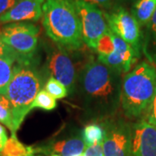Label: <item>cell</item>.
Segmentation results:
<instances>
[{"label":"cell","instance_id":"cell-1","mask_svg":"<svg viewBox=\"0 0 156 156\" xmlns=\"http://www.w3.org/2000/svg\"><path fill=\"white\" fill-rule=\"evenodd\" d=\"M121 75L98 59L84 65L76 83L83 105L89 113L106 115L116 111L121 104Z\"/></svg>","mask_w":156,"mask_h":156},{"label":"cell","instance_id":"cell-2","mask_svg":"<svg viewBox=\"0 0 156 156\" xmlns=\"http://www.w3.org/2000/svg\"><path fill=\"white\" fill-rule=\"evenodd\" d=\"M43 25L48 37L57 46L66 50L83 47L81 23L74 0H44Z\"/></svg>","mask_w":156,"mask_h":156},{"label":"cell","instance_id":"cell-3","mask_svg":"<svg viewBox=\"0 0 156 156\" xmlns=\"http://www.w3.org/2000/svg\"><path fill=\"white\" fill-rule=\"evenodd\" d=\"M156 94V69L143 62L128 72L122 81L121 107L128 118L147 113Z\"/></svg>","mask_w":156,"mask_h":156},{"label":"cell","instance_id":"cell-4","mask_svg":"<svg viewBox=\"0 0 156 156\" xmlns=\"http://www.w3.org/2000/svg\"><path fill=\"white\" fill-rule=\"evenodd\" d=\"M42 84L40 72L34 66L33 62H16L5 95L11 102L16 131L31 110V104Z\"/></svg>","mask_w":156,"mask_h":156},{"label":"cell","instance_id":"cell-5","mask_svg":"<svg viewBox=\"0 0 156 156\" xmlns=\"http://www.w3.org/2000/svg\"><path fill=\"white\" fill-rule=\"evenodd\" d=\"M3 41L19 56L18 62L33 61L37 50L39 28L32 23H6L0 29Z\"/></svg>","mask_w":156,"mask_h":156},{"label":"cell","instance_id":"cell-6","mask_svg":"<svg viewBox=\"0 0 156 156\" xmlns=\"http://www.w3.org/2000/svg\"><path fill=\"white\" fill-rule=\"evenodd\" d=\"M104 15L109 30L128 43L140 56L142 46V30L134 15L120 5L109 12H104Z\"/></svg>","mask_w":156,"mask_h":156},{"label":"cell","instance_id":"cell-7","mask_svg":"<svg viewBox=\"0 0 156 156\" xmlns=\"http://www.w3.org/2000/svg\"><path fill=\"white\" fill-rule=\"evenodd\" d=\"M74 1L81 23L83 43L95 50L97 41L108 30L104 12L99 7L83 0Z\"/></svg>","mask_w":156,"mask_h":156},{"label":"cell","instance_id":"cell-8","mask_svg":"<svg viewBox=\"0 0 156 156\" xmlns=\"http://www.w3.org/2000/svg\"><path fill=\"white\" fill-rule=\"evenodd\" d=\"M103 126V125H102ZM102 149L104 156H130L132 125L122 119L104 124Z\"/></svg>","mask_w":156,"mask_h":156},{"label":"cell","instance_id":"cell-9","mask_svg":"<svg viewBox=\"0 0 156 156\" xmlns=\"http://www.w3.org/2000/svg\"><path fill=\"white\" fill-rule=\"evenodd\" d=\"M47 63L51 77L58 80L67 88L69 94H72L76 88L77 76L68 50L56 45L50 52Z\"/></svg>","mask_w":156,"mask_h":156},{"label":"cell","instance_id":"cell-10","mask_svg":"<svg viewBox=\"0 0 156 156\" xmlns=\"http://www.w3.org/2000/svg\"><path fill=\"white\" fill-rule=\"evenodd\" d=\"M130 156H156V126L145 119L132 125Z\"/></svg>","mask_w":156,"mask_h":156},{"label":"cell","instance_id":"cell-11","mask_svg":"<svg viewBox=\"0 0 156 156\" xmlns=\"http://www.w3.org/2000/svg\"><path fill=\"white\" fill-rule=\"evenodd\" d=\"M115 51L107 56H98L97 59L107 66L121 74L128 73L140 56L135 50L124 40L114 34Z\"/></svg>","mask_w":156,"mask_h":156},{"label":"cell","instance_id":"cell-12","mask_svg":"<svg viewBox=\"0 0 156 156\" xmlns=\"http://www.w3.org/2000/svg\"><path fill=\"white\" fill-rule=\"evenodd\" d=\"M44 0H18L0 17V24L17 22H37L43 16Z\"/></svg>","mask_w":156,"mask_h":156},{"label":"cell","instance_id":"cell-13","mask_svg":"<svg viewBox=\"0 0 156 156\" xmlns=\"http://www.w3.org/2000/svg\"><path fill=\"white\" fill-rule=\"evenodd\" d=\"M50 154L60 156H77L83 154L86 148L83 138L73 137L57 140L49 147Z\"/></svg>","mask_w":156,"mask_h":156},{"label":"cell","instance_id":"cell-14","mask_svg":"<svg viewBox=\"0 0 156 156\" xmlns=\"http://www.w3.org/2000/svg\"><path fill=\"white\" fill-rule=\"evenodd\" d=\"M141 51L151 64L156 65V10L142 31Z\"/></svg>","mask_w":156,"mask_h":156},{"label":"cell","instance_id":"cell-15","mask_svg":"<svg viewBox=\"0 0 156 156\" xmlns=\"http://www.w3.org/2000/svg\"><path fill=\"white\" fill-rule=\"evenodd\" d=\"M156 10V0H135L131 13L141 27H145L150 21Z\"/></svg>","mask_w":156,"mask_h":156},{"label":"cell","instance_id":"cell-16","mask_svg":"<svg viewBox=\"0 0 156 156\" xmlns=\"http://www.w3.org/2000/svg\"><path fill=\"white\" fill-rule=\"evenodd\" d=\"M36 153L35 148L23 144L17 138L16 134H11L4 149L0 153V156H31Z\"/></svg>","mask_w":156,"mask_h":156},{"label":"cell","instance_id":"cell-17","mask_svg":"<svg viewBox=\"0 0 156 156\" xmlns=\"http://www.w3.org/2000/svg\"><path fill=\"white\" fill-rule=\"evenodd\" d=\"M105 130L103 126L96 123H92L85 126L83 130V140L86 147L101 144L103 142Z\"/></svg>","mask_w":156,"mask_h":156},{"label":"cell","instance_id":"cell-18","mask_svg":"<svg viewBox=\"0 0 156 156\" xmlns=\"http://www.w3.org/2000/svg\"><path fill=\"white\" fill-rule=\"evenodd\" d=\"M16 62L11 57L0 58V95H6Z\"/></svg>","mask_w":156,"mask_h":156},{"label":"cell","instance_id":"cell-19","mask_svg":"<svg viewBox=\"0 0 156 156\" xmlns=\"http://www.w3.org/2000/svg\"><path fill=\"white\" fill-rule=\"evenodd\" d=\"M0 123L9 128L11 134H16L11 102L5 95H0Z\"/></svg>","mask_w":156,"mask_h":156},{"label":"cell","instance_id":"cell-20","mask_svg":"<svg viewBox=\"0 0 156 156\" xmlns=\"http://www.w3.org/2000/svg\"><path fill=\"white\" fill-rule=\"evenodd\" d=\"M56 106V99H55L50 93H48L44 89H40L37 95H36L30 107V109L41 108L45 111H51L55 109Z\"/></svg>","mask_w":156,"mask_h":156},{"label":"cell","instance_id":"cell-21","mask_svg":"<svg viewBox=\"0 0 156 156\" xmlns=\"http://www.w3.org/2000/svg\"><path fill=\"white\" fill-rule=\"evenodd\" d=\"M95 51L98 54V56H109L115 51L114 33L109 28L106 33L103 34L97 41Z\"/></svg>","mask_w":156,"mask_h":156},{"label":"cell","instance_id":"cell-22","mask_svg":"<svg viewBox=\"0 0 156 156\" xmlns=\"http://www.w3.org/2000/svg\"><path fill=\"white\" fill-rule=\"evenodd\" d=\"M44 89L56 100L65 98L69 94L67 88L56 78L51 76L47 80Z\"/></svg>","mask_w":156,"mask_h":156},{"label":"cell","instance_id":"cell-23","mask_svg":"<svg viewBox=\"0 0 156 156\" xmlns=\"http://www.w3.org/2000/svg\"><path fill=\"white\" fill-rule=\"evenodd\" d=\"M83 1L97 6L100 9L102 8L108 11H111L114 8L118 6V0H83Z\"/></svg>","mask_w":156,"mask_h":156},{"label":"cell","instance_id":"cell-24","mask_svg":"<svg viewBox=\"0 0 156 156\" xmlns=\"http://www.w3.org/2000/svg\"><path fill=\"white\" fill-rule=\"evenodd\" d=\"M3 57H11L17 62L19 61V56H17V53L3 41L0 35V58Z\"/></svg>","mask_w":156,"mask_h":156},{"label":"cell","instance_id":"cell-25","mask_svg":"<svg viewBox=\"0 0 156 156\" xmlns=\"http://www.w3.org/2000/svg\"><path fill=\"white\" fill-rule=\"evenodd\" d=\"M145 120H147L151 124L156 126V94L146 113Z\"/></svg>","mask_w":156,"mask_h":156},{"label":"cell","instance_id":"cell-26","mask_svg":"<svg viewBox=\"0 0 156 156\" xmlns=\"http://www.w3.org/2000/svg\"><path fill=\"white\" fill-rule=\"evenodd\" d=\"M83 154L84 156H104L102 143L92 147H86Z\"/></svg>","mask_w":156,"mask_h":156},{"label":"cell","instance_id":"cell-27","mask_svg":"<svg viewBox=\"0 0 156 156\" xmlns=\"http://www.w3.org/2000/svg\"><path fill=\"white\" fill-rule=\"evenodd\" d=\"M18 0H0V17L16 5Z\"/></svg>","mask_w":156,"mask_h":156},{"label":"cell","instance_id":"cell-28","mask_svg":"<svg viewBox=\"0 0 156 156\" xmlns=\"http://www.w3.org/2000/svg\"><path fill=\"white\" fill-rule=\"evenodd\" d=\"M7 140H8V136H7L5 128L0 123V153L4 149Z\"/></svg>","mask_w":156,"mask_h":156},{"label":"cell","instance_id":"cell-29","mask_svg":"<svg viewBox=\"0 0 156 156\" xmlns=\"http://www.w3.org/2000/svg\"><path fill=\"white\" fill-rule=\"evenodd\" d=\"M50 156H60V155H58V154H51Z\"/></svg>","mask_w":156,"mask_h":156},{"label":"cell","instance_id":"cell-30","mask_svg":"<svg viewBox=\"0 0 156 156\" xmlns=\"http://www.w3.org/2000/svg\"><path fill=\"white\" fill-rule=\"evenodd\" d=\"M77 156H84V154H80V155H77Z\"/></svg>","mask_w":156,"mask_h":156},{"label":"cell","instance_id":"cell-31","mask_svg":"<svg viewBox=\"0 0 156 156\" xmlns=\"http://www.w3.org/2000/svg\"><path fill=\"white\" fill-rule=\"evenodd\" d=\"M31 156H37V155H35V154H33V155H31Z\"/></svg>","mask_w":156,"mask_h":156},{"label":"cell","instance_id":"cell-32","mask_svg":"<svg viewBox=\"0 0 156 156\" xmlns=\"http://www.w3.org/2000/svg\"><path fill=\"white\" fill-rule=\"evenodd\" d=\"M131 1H135V0H131Z\"/></svg>","mask_w":156,"mask_h":156}]
</instances>
